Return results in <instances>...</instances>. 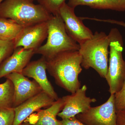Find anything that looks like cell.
<instances>
[{"mask_svg": "<svg viewBox=\"0 0 125 125\" xmlns=\"http://www.w3.org/2000/svg\"><path fill=\"white\" fill-rule=\"evenodd\" d=\"M14 87L9 79L0 84V108H13Z\"/></svg>", "mask_w": 125, "mask_h": 125, "instance_id": "cell-17", "label": "cell"}, {"mask_svg": "<svg viewBox=\"0 0 125 125\" xmlns=\"http://www.w3.org/2000/svg\"><path fill=\"white\" fill-rule=\"evenodd\" d=\"M87 86L84 85L74 93L62 97L64 107L57 115L62 119L69 118L89 110L91 104L96 102L97 99L87 96Z\"/></svg>", "mask_w": 125, "mask_h": 125, "instance_id": "cell-8", "label": "cell"}, {"mask_svg": "<svg viewBox=\"0 0 125 125\" xmlns=\"http://www.w3.org/2000/svg\"><path fill=\"white\" fill-rule=\"evenodd\" d=\"M67 4L74 9L86 6L94 9L125 11V0H69Z\"/></svg>", "mask_w": 125, "mask_h": 125, "instance_id": "cell-14", "label": "cell"}, {"mask_svg": "<svg viewBox=\"0 0 125 125\" xmlns=\"http://www.w3.org/2000/svg\"><path fill=\"white\" fill-rule=\"evenodd\" d=\"M60 121L62 125H85L79 120L76 116L71 118L62 119Z\"/></svg>", "mask_w": 125, "mask_h": 125, "instance_id": "cell-23", "label": "cell"}, {"mask_svg": "<svg viewBox=\"0 0 125 125\" xmlns=\"http://www.w3.org/2000/svg\"><path fill=\"white\" fill-rule=\"evenodd\" d=\"M15 114L14 108H0V125H13Z\"/></svg>", "mask_w": 125, "mask_h": 125, "instance_id": "cell-19", "label": "cell"}, {"mask_svg": "<svg viewBox=\"0 0 125 125\" xmlns=\"http://www.w3.org/2000/svg\"><path fill=\"white\" fill-rule=\"evenodd\" d=\"M23 28L13 20L0 18V40L14 41Z\"/></svg>", "mask_w": 125, "mask_h": 125, "instance_id": "cell-16", "label": "cell"}, {"mask_svg": "<svg viewBox=\"0 0 125 125\" xmlns=\"http://www.w3.org/2000/svg\"><path fill=\"white\" fill-rule=\"evenodd\" d=\"M34 54L33 49L22 47L15 48L13 53L0 65V79L12 73H22Z\"/></svg>", "mask_w": 125, "mask_h": 125, "instance_id": "cell-13", "label": "cell"}, {"mask_svg": "<svg viewBox=\"0 0 125 125\" xmlns=\"http://www.w3.org/2000/svg\"><path fill=\"white\" fill-rule=\"evenodd\" d=\"M47 23L46 42L34 50L35 54H40L46 59H49L64 52L79 51V45L67 33L60 15H53Z\"/></svg>", "mask_w": 125, "mask_h": 125, "instance_id": "cell-4", "label": "cell"}, {"mask_svg": "<svg viewBox=\"0 0 125 125\" xmlns=\"http://www.w3.org/2000/svg\"><path fill=\"white\" fill-rule=\"evenodd\" d=\"M46 59L47 70L57 85L71 94L80 88L79 76L83 69L79 51L64 52Z\"/></svg>", "mask_w": 125, "mask_h": 125, "instance_id": "cell-1", "label": "cell"}, {"mask_svg": "<svg viewBox=\"0 0 125 125\" xmlns=\"http://www.w3.org/2000/svg\"><path fill=\"white\" fill-rule=\"evenodd\" d=\"M5 77L11 81L13 84V108L43 91L35 80H30L21 73H12Z\"/></svg>", "mask_w": 125, "mask_h": 125, "instance_id": "cell-10", "label": "cell"}, {"mask_svg": "<svg viewBox=\"0 0 125 125\" xmlns=\"http://www.w3.org/2000/svg\"><path fill=\"white\" fill-rule=\"evenodd\" d=\"M114 94L116 111L125 109V79L120 90Z\"/></svg>", "mask_w": 125, "mask_h": 125, "instance_id": "cell-21", "label": "cell"}, {"mask_svg": "<svg viewBox=\"0 0 125 125\" xmlns=\"http://www.w3.org/2000/svg\"><path fill=\"white\" fill-rule=\"evenodd\" d=\"M110 39L108 69L105 79L109 92L115 94L120 90L125 79V61L122 52L123 41L118 29H112L108 35Z\"/></svg>", "mask_w": 125, "mask_h": 125, "instance_id": "cell-5", "label": "cell"}, {"mask_svg": "<svg viewBox=\"0 0 125 125\" xmlns=\"http://www.w3.org/2000/svg\"><path fill=\"white\" fill-rule=\"evenodd\" d=\"M55 101L45 92H40L18 106L14 108L15 114L13 125H20L34 112L42 108L50 106Z\"/></svg>", "mask_w": 125, "mask_h": 125, "instance_id": "cell-12", "label": "cell"}, {"mask_svg": "<svg viewBox=\"0 0 125 125\" xmlns=\"http://www.w3.org/2000/svg\"><path fill=\"white\" fill-rule=\"evenodd\" d=\"M3 0H0V3H1Z\"/></svg>", "mask_w": 125, "mask_h": 125, "instance_id": "cell-25", "label": "cell"}, {"mask_svg": "<svg viewBox=\"0 0 125 125\" xmlns=\"http://www.w3.org/2000/svg\"><path fill=\"white\" fill-rule=\"evenodd\" d=\"M82 19L83 20H89L95 21H98V22H103L108 23H109L113 24H116L124 27L125 28V22L123 21H120L109 19H100L96 18H89V17H82Z\"/></svg>", "mask_w": 125, "mask_h": 125, "instance_id": "cell-22", "label": "cell"}, {"mask_svg": "<svg viewBox=\"0 0 125 125\" xmlns=\"http://www.w3.org/2000/svg\"><path fill=\"white\" fill-rule=\"evenodd\" d=\"M110 42L108 35L96 31L91 38L80 44L82 67L85 70L93 68L105 79L108 69Z\"/></svg>", "mask_w": 125, "mask_h": 125, "instance_id": "cell-2", "label": "cell"}, {"mask_svg": "<svg viewBox=\"0 0 125 125\" xmlns=\"http://www.w3.org/2000/svg\"><path fill=\"white\" fill-rule=\"evenodd\" d=\"M14 49L13 41L0 40V63L10 56Z\"/></svg>", "mask_w": 125, "mask_h": 125, "instance_id": "cell-20", "label": "cell"}, {"mask_svg": "<svg viewBox=\"0 0 125 125\" xmlns=\"http://www.w3.org/2000/svg\"><path fill=\"white\" fill-rule=\"evenodd\" d=\"M53 16L31 0H4L0 4V18L13 20L23 27L46 22Z\"/></svg>", "mask_w": 125, "mask_h": 125, "instance_id": "cell-3", "label": "cell"}, {"mask_svg": "<svg viewBox=\"0 0 125 125\" xmlns=\"http://www.w3.org/2000/svg\"><path fill=\"white\" fill-rule=\"evenodd\" d=\"M36 1L49 13L54 16L59 15L60 9L66 0H31Z\"/></svg>", "mask_w": 125, "mask_h": 125, "instance_id": "cell-18", "label": "cell"}, {"mask_svg": "<svg viewBox=\"0 0 125 125\" xmlns=\"http://www.w3.org/2000/svg\"><path fill=\"white\" fill-rule=\"evenodd\" d=\"M64 105L63 98H60L47 109L40 110L35 125H62L56 116L62 110Z\"/></svg>", "mask_w": 125, "mask_h": 125, "instance_id": "cell-15", "label": "cell"}, {"mask_svg": "<svg viewBox=\"0 0 125 125\" xmlns=\"http://www.w3.org/2000/svg\"><path fill=\"white\" fill-rule=\"evenodd\" d=\"M74 10L65 2L61 7L59 15L64 22L69 36L80 45L91 38L94 33L84 25L80 17L76 16Z\"/></svg>", "mask_w": 125, "mask_h": 125, "instance_id": "cell-7", "label": "cell"}, {"mask_svg": "<svg viewBox=\"0 0 125 125\" xmlns=\"http://www.w3.org/2000/svg\"><path fill=\"white\" fill-rule=\"evenodd\" d=\"M116 125H125V109L116 111Z\"/></svg>", "mask_w": 125, "mask_h": 125, "instance_id": "cell-24", "label": "cell"}, {"mask_svg": "<svg viewBox=\"0 0 125 125\" xmlns=\"http://www.w3.org/2000/svg\"><path fill=\"white\" fill-rule=\"evenodd\" d=\"M48 31L47 21L23 27L13 41L15 49L22 47L36 50L47 37Z\"/></svg>", "mask_w": 125, "mask_h": 125, "instance_id": "cell-9", "label": "cell"}, {"mask_svg": "<svg viewBox=\"0 0 125 125\" xmlns=\"http://www.w3.org/2000/svg\"><path fill=\"white\" fill-rule=\"evenodd\" d=\"M76 116L85 125H116L115 94H111L107 101L102 105L91 107Z\"/></svg>", "mask_w": 125, "mask_h": 125, "instance_id": "cell-6", "label": "cell"}, {"mask_svg": "<svg viewBox=\"0 0 125 125\" xmlns=\"http://www.w3.org/2000/svg\"><path fill=\"white\" fill-rule=\"evenodd\" d=\"M46 70V59L42 56L37 60L30 62L23 70L22 73L26 77L33 79L43 91L57 101L59 98L48 79Z\"/></svg>", "mask_w": 125, "mask_h": 125, "instance_id": "cell-11", "label": "cell"}]
</instances>
